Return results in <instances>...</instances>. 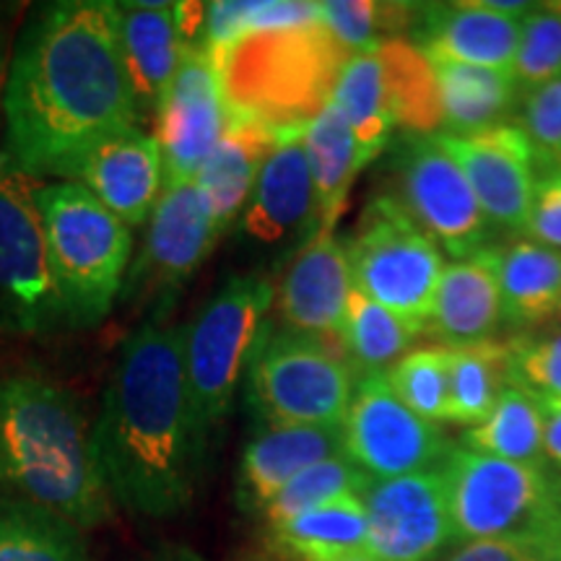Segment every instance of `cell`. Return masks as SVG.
I'll return each mask as SVG.
<instances>
[{"mask_svg": "<svg viewBox=\"0 0 561 561\" xmlns=\"http://www.w3.org/2000/svg\"><path fill=\"white\" fill-rule=\"evenodd\" d=\"M140 107L112 3L62 0L32 11L3 89V157L32 178H68L87 151Z\"/></svg>", "mask_w": 561, "mask_h": 561, "instance_id": "1", "label": "cell"}, {"mask_svg": "<svg viewBox=\"0 0 561 561\" xmlns=\"http://www.w3.org/2000/svg\"><path fill=\"white\" fill-rule=\"evenodd\" d=\"M91 447L112 504L151 520L191 510L210 437L187 388L182 328L146 320L125 339Z\"/></svg>", "mask_w": 561, "mask_h": 561, "instance_id": "2", "label": "cell"}, {"mask_svg": "<svg viewBox=\"0 0 561 561\" xmlns=\"http://www.w3.org/2000/svg\"><path fill=\"white\" fill-rule=\"evenodd\" d=\"M0 489L89 530L112 504L76 396L45 377H0Z\"/></svg>", "mask_w": 561, "mask_h": 561, "instance_id": "3", "label": "cell"}, {"mask_svg": "<svg viewBox=\"0 0 561 561\" xmlns=\"http://www.w3.org/2000/svg\"><path fill=\"white\" fill-rule=\"evenodd\" d=\"M231 115L276 133L305 130L333 100L351 55L320 19L255 32L214 50Z\"/></svg>", "mask_w": 561, "mask_h": 561, "instance_id": "4", "label": "cell"}, {"mask_svg": "<svg viewBox=\"0 0 561 561\" xmlns=\"http://www.w3.org/2000/svg\"><path fill=\"white\" fill-rule=\"evenodd\" d=\"M37 208L62 320L70 328L100 325L121 299L133 229L79 182H42Z\"/></svg>", "mask_w": 561, "mask_h": 561, "instance_id": "5", "label": "cell"}, {"mask_svg": "<svg viewBox=\"0 0 561 561\" xmlns=\"http://www.w3.org/2000/svg\"><path fill=\"white\" fill-rule=\"evenodd\" d=\"M276 286L263 273L229 276L182 328V362L201 426L214 439L268 333Z\"/></svg>", "mask_w": 561, "mask_h": 561, "instance_id": "6", "label": "cell"}, {"mask_svg": "<svg viewBox=\"0 0 561 561\" xmlns=\"http://www.w3.org/2000/svg\"><path fill=\"white\" fill-rule=\"evenodd\" d=\"M346 255L356 291L426 333L445 261L437 242L390 193L367 201Z\"/></svg>", "mask_w": 561, "mask_h": 561, "instance_id": "7", "label": "cell"}, {"mask_svg": "<svg viewBox=\"0 0 561 561\" xmlns=\"http://www.w3.org/2000/svg\"><path fill=\"white\" fill-rule=\"evenodd\" d=\"M356 380L339 343L273 325L248 371L250 401L268 424L343 426Z\"/></svg>", "mask_w": 561, "mask_h": 561, "instance_id": "8", "label": "cell"}, {"mask_svg": "<svg viewBox=\"0 0 561 561\" xmlns=\"http://www.w3.org/2000/svg\"><path fill=\"white\" fill-rule=\"evenodd\" d=\"M439 471L458 541L512 536L561 517V481L546 466L453 447Z\"/></svg>", "mask_w": 561, "mask_h": 561, "instance_id": "9", "label": "cell"}, {"mask_svg": "<svg viewBox=\"0 0 561 561\" xmlns=\"http://www.w3.org/2000/svg\"><path fill=\"white\" fill-rule=\"evenodd\" d=\"M219 240L198 182L167 185L125 273L121 301L149 314V322H161Z\"/></svg>", "mask_w": 561, "mask_h": 561, "instance_id": "10", "label": "cell"}, {"mask_svg": "<svg viewBox=\"0 0 561 561\" xmlns=\"http://www.w3.org/2000/svg\"><path fill=\"white\" fill-rule=\"evenodd\" d=\"M39 187L42 180L0 157V333L37 335L66 325L47 265Z\"/></svg>", "mask_w": 561, "mask_h": 561, "instance_id": "11", "label": "cell"}, {"mask_svg": "<svg viewBox=\"0 0 561 561\" xmlns=\"http://www.w3.org/2000/svg\"><path fill=\"white\" fill-rule=\"evenodd\" d=\"M392 198L455 261L491 248V221L437 136H405L392 159Z\"/></svg>", "mask_w": 561, "mask_h": 561, "instance_id": "12", "label": "cell"}, {"mask_svg": "<svg viewBox=\"0 0 561 561\" xmlns=\"http://www.w3.org/2000/svg\"><path fill=\"white\" fill-rule=\"evenodd\" d=\"M341 430L343 453L371 481L437 471L453 453L445 432L396 396L388 371L356 380Z\"/></svg>", "mask_w": 561, "mask_h": 561, "instance_id": "13", "label": "cell"}, {"mask_svg": "<svg viewBox=\"0 0 561 561\" xmlns=\"http://www.w3.org/2000/svg\"><path fill=\"white\" fill-rule=\"evenodd\" d=\"M153 115L167 185L195 180L231 121L214 50L206 42L185 47L178 76Z\"/></svg>", "mask_w": 561, "mask_h": 561, "instance_id": "14", "label": "cell"}, {"mask_svg": "<svg viewBox=\"0 0 561 561\" xmlns=\"http://www.w3.org/2000/svg\"><path fill=\"white\" fill-rule=\"evenodd\" d=\"M367 507V553L380 561H432L455 541L442 471L371 481L362 494Z\"/></svg>", "mask_w": 561, "mask_h": 561, "instance_id": "15", "label": "cell"}, {"mask_svg": "<svg viewBox=\"0 0 561 561\" xmlns=\"http://www.w3.org/2000/svg\"><path fill=\"white\" fill-rule=\"evenodd\" d=\"M437 140L471 182L491 227L525 231L541 174V161L525 133L515 123H502L471 136L437 133Z\"/></svg>", "mask_w": 561, "mask_h": 561, "instance_id": "16", "label": "cell"}, {"mask_svg": "<svg viewBox=\"0 0 561 561\" xmlns=\"http://www.w3.org/2000/svg\"><path fill=\"white\" fill-rule=\"evenodd\" d=\"M305 130L280 133L240 216V237L261 250H294L320 231L318 195L305 151Z\"/></svg>", "mask_w": 561, "mask_h": 561, "instance_id": "17", "label": "cell"}, {"mask_svg": "<svg viewBox=\"0 0 561 561\" xmlns=\"http://www.w3.org/2000/svg\"><path fill=\"white\" fill-rule=\"evenodd\" d=\"M351 265L346 242L335 231H318L291 255L276 286L280 328L333 341L341 346V328L346 318ZM343 348V346H341Z\"/></svg>", "mask_w": 561, "mask_h": 561, "instance_id": "18", "label": "cell"}, {"mask_svg": "<svg viewBox=\"0 0 561 561\" xmlns=\"http://www.w3.org/2000/svg\"><path fill=\"white\" fill-rule=\"evenodd\" d=\"M68 182L87 187L125 227H146L167 185L159 140L140 128L112 133L83 153Z\"/></svg>", "mask_w": 561, "mask_h": 561, "instance_id": "19", "label": "cell"}, {"mask_svg": "<svg viewBox=\"0 0 561 561\" xmlns=\"http://www.w3.org/2000/svg\"><path fill=\"white\" fill-rule=\"evenodd\" d=\"M343 453L341 426L268 424L263 421L244 445L237 468V504L248 515H263L273 496L305 468Z\"/></svg>", "mask_w": 561, "mask_h": 561, "instance_id": "20", "label": "cell"}, {"mask_svg": "<svg viewBox=\"0 0 561 561\" xmlns=\"http://www.w3.org/2000/svg\"><path fill=\"white\" fill-rule=\"evenodd\" d=\"M520 19L489 3H419L411 42L430 58L512 73Z\"/></svg>", "mask_w": 561, "mask_h": 561, "instance_id": "21", "label": "cell"}, {"mask_svg": "<svg viewBox=\"0 0 561 561\" xmlns=\"http://www.w3.org/2000/svg\"><path fill=\"white\" fill-rule=\"evenodd\" d=\"M117 39L136 100L144 112H157L178 76L185 42L180 37L174 3L123 0L112 3Z\"/></svg>", "mask_w": 561, "mask_h": 561, "instance_id": "22", "label": "cell"}, {"mask_svg": "<svg viewBox=\"0 0 561 561\" xmlns=\"http://www.w3.org/2000/svg\"><path fill=\"white\" fill-rule=\"evenodd\" d=\"M502 294L494 268V244L466 261L445 265L426 333L445 348L494 341L502 325Z\"/></svg>", "mask_w": 561, "mask_h": 561, "instance_id": "23", "label": "cell"}, {"mask_svg": "<svg viewBox=\"0 0 561 561\" xmlns=\"http://www.w3.org/2000/svg\"><path fill=\"white\" fill-rule=\"evenodd\" d=\"M278 138L280 133L261 121L231 115L221 140L195 174L221 237L240 224L242 210L255 191L265 161L276 151Z\"/></svg>", "mask_w": 561, "mask_h": 561, "instance_id": "24", "label": "cell"}, {"mask_svg": "<svg viewBox=\"0 0 561 561\" xmlns=\"http://www.w3.org/2000/svg\"><path fill=\"white\" fill-rule=\"evenodd\" d=\"M494 268L502 294V318L533 328L551 320L561 301V250L533 240L494 244Z\"/></svg>", "mask_w": 561, "mask_h": 561, "instance_id": "25", "label": "cell"}, {"mask_svg": "<svg viewBox=\"0 0 561 561\" xmlns=\"http://www.w3.org/2000/svg\"><path fill=\"white\" fill-rule=\"evenodd\" d=\"M437 73L442 115H445L447 136H471V133L502 125L520 104L512 73L491 70L466 62L430 58Z\"/></svg>", "mask_w": 561, "mask_h": 561, "instance_id": "26", "label": "cell"}, {"mask_svg": "<svg viewBox=\"0 0 561 561\" xmlns=\"http://www.w3.org/2000/svg\"><path fill=\"white\" fill-rule=\"evenodd\" d=\"M382 66L385 102L392 128H401L405 136H437L445 128L442 115L439 83L434 66L416 42L385 39L377 47Z\"/></svg>", "mask_w": 561, "mask_h": 561, "instance_id": "27", "label": "cell"}, {"mask_svg": "<svg viewBox=\"0 0 561 561\" xmlns=\"http://www.w3.org/2000/svg\"><path fill=\"white\" fill-rule=\"evenodd\" d=\"M265 541L299 561H341L367 551V507L359 494H346L301 515L268 525Z\"/></svg>", "mask_w": 561, "mask_h": 561, "instance_id": "28", "label": "cell"}, {"mask_svg": "<svg viewBox=\"0 0 561 561\" xmlns=\"http://www.w3.org/2000/svg\"><path fill=\"white\" fill-rule=\"evenodd\" d=\"M301 138H305L314 195H318L320 231H335L348 206L351 185H354L356 174L364 170L354 133L331 102L307 125Z\"/></svg>", "mask_w": 561, "mask_h": 561, "instance_id": "29", "label": "cell"}, {"mask_svg": "<svg viewBox=\"0 0 561 561\" xmlns=\"http://www.w3.org/2000/svg\"><path fill=\"white\" fill-rule=\"evenodd\" d=\"M0 561H91L81 528L0 491Z\"/></svg>", "mask_w": 561, "mask_h": 561, "instance_id": "30", "label": "cell"}, {"mask_svg": "<svg viewBox=\"0 0 561 561\" xmlns=\"http://www.w3.org/2000/svg\"><path fill=\"white\" fill-rule=\"evenodd\" d=\"M331 102L348 123L362 167H367L371 159L380 157L392 136L382 66L377 53L351 55L341 70Z\"/></svg>", "mask_w": 561, "mask_h": 561, "instance_id": "31", "label": "cell"}, {"mask_svg": "<svg viewBox=\"0 0 561 561\" xmlns=\"http://www.w3.org/2000/svg\"><path fill=\"white\" fill-rule=\"evenodd\" d=\"M419 335L424 333L396 318L377 301L367 299L362 291L351 289L341 328V346L356 377L388 371L390 364H398L409 354Z\"/></svg>", "mask_w": 561, "mask_h": 561, "instance_id": "32", "label": "cell"}, {"mask_svg": "<svg viewBox=\"0 0 561 561\" xmlns=\"http://www.w3.org/2000/svg\"><path fill=\"white\" fill-rule=\"evenodd\" d=\"M466 447L510 462L546 466L543 409L523 390L507 385L489 419L466 432Z\"/></svg>", "mask_w": 561, "mask_h": 561, "instance_id": "33", "label": "cell"}, {"mask_svg": "<svg viewBox=\"0 0 561 561\" xmlns=\"http://www.w3.org/2000/svg\"><path fill=\"white\" fill-rule=\"evenodd\" d=\"M507 390V356L502 341L450 348V424L479 426Z\"/></svg>", "mask_w": 561, "mask_h": 561, "instance_id": "34", "label": "cell"}, {"mask_svg": "<svg viewBox=\"0 0 561 561\" xmlns=\"http://www.w3.org/2000/svg\"><path fill=\"white\" fill-rule=\"evenodd\" d=\"M369 483V476H364L346 455L328 458L294 476V479L273 496V502L263 510L261 517L265 525H278L301 515V512L339 500V496H362Z\"/></svg>", "mask_w": 561, "mask_h": 561, "instance_id": "35", "label": "cell"}, {"mask_svg": "<svg viewBox=\"0 0 561 561\" xmlns=\"http://www.w3.org/2000/svg\"><path fill=\"white\" fill-rule=\"evenodd\" d=\"M396 396L421 419L442 424L450 421V348H413L388 369Z\"/></svg>", "mask_w": 561, "mask_h": 561, "instance_id": "36", "label": "cell"}, {"mask_svg": "<svg viewBox=\"0 0 561 561\" xmlns=\"http://www.w3.org/2000/svg\"><path fill=\"white\" fill-rule=\"evenodd\" d=\"M320 19V3H297V0H229L208 3L206 45L221 50L234 39L255 32L297 26Z\"/></svg>", "mask_w": 561, "mask_h": 561, "instance_id": "37", "label": "cell"}, {"mask_svg": "<svg viewBox=\"0 0 561 561\" xmlns=\"http://www.w3.org/2000/svg\"><path fill=\"white\" fill-rule=\"evenodd\" d=\"M557 76H561V3H536L520 19L512 79L523 94Z\"/></svg>", "mask_w": 561, "mask_h": 561, "instance_id": "38", "label": "cell"}, {"mask_svg": "<svg viewBox=\"0 0 561 561\" xmlns=\"http://www.w3.org/2000/svg\"><path fill=\"white\" fill-rule=\"evenodd\" d=\"M507 385L538 405L561 403V333L515 335L504 341Z\"/></svg>", "mask_w": 561, "mask_h": 561, "instance_id": "39", "label": "cell"}, {"mask_svg": "<svg viewBox=\"0 0 561 561\" xmlns=\"http://www.w3.org/2000/svg\"><path fill=\"white\" fill-rule=\"evenodd\" d=\"M517 128L530 140L543 167L561 161V76L523 91L517 104Z\"/></svg>", "mask_w": 561, "mask_h": 561, "instance_id": "40", "label": "cell"}, {"mask_svg": "<svg viewBox=\"0 0 561 561\" xmlns=\"http://www.w3.org/2000/svg\"><path fill=\"white\" fill-rule=\"evenodd\" d=\"M447 561H561V517L525 533L468 541Z\"/></svg>", "mask_w": 561, "mask_h": 561, "instance_id": "41", "label": "cell"}, {"mask_svg": "<svg viewBox=\"0 0 561 561\" xmlns=\"http://www.w3.org/2000/svg\"><path fill=\"white\" fill-rule=\"evenodd\" d=\"M525 234H530L533 242L561 250V167L557 164L543 167L538 174Z\"/></svg>", "mask_w": 561, "mask_h": 561, "instance_id": "42", "label": "cell"}, {"mask_svg": "<svg viewBox=\"0 0 561 561\" xmlns=\"http://www.w3.org/2000/svg\"><path fill=\"white\" fill-rule=\"evenodd\" d=\"M543 409V455L561 473V403Z\"/></svg>", "mask_w": 561, "mask_h": 561, "instance_id": "43", "label": "cell"}, {"mask_svg": "<svg viewBox=\"0 0 561 561\" xmlns=\"http://www.w3.org/2000/svg\"><path fill=\"white\" fill-rule=\"evenodd\" d=\"M136 561H208L206 557H201L198 551L191 549V546L178 543V541H161L138 557Z\"/></svg>", "mask_w": 561, "mask_h": 561, "instance_id": "44", "label": "cell"}, {"mask_svg": "<svg viewBox=\"0 0 561 561\" xmlns=\"http://www.w3.org/2000/svg\"><path fill=\"white\" fill-rule=\"evenodd\" d=\"M341 561H380V559H375V557H371V553L362 551V553H354V557H346V559H341Z\"/></svg>", "mask_w": 561, "mask_h": 561, "instance_id": "45", "label": "cell"}, {"mask_svg": "<svg viewBox=\"0 0 561 561\" xmlns=\"http://www.w3.org/2000/svg\"><path fill=\"white\" fill-rule=\"evenodd\" d=\"M557 318H559V322H561V301H559V310H557Z\"/></svg>", "mask_w": 561, "mask_h": 561, "instance_id": "46", "label": "cell"}, {"mask_svg": "<svg viewBox=\"0 0 561 561\" xmlns=\"http://www.w3.org/2000/svg\"><path fill=\"white\" fill-rule=\"evenodd\" d=\"M557 167H561V161H559V164H557Z\"/></svg>", "mask_w": 561, "mask_h": 561, "instance_id": "47", "label": "cell"}]
</instances>
